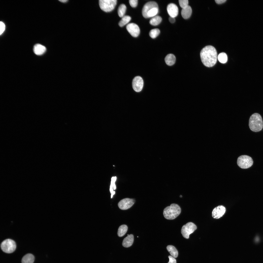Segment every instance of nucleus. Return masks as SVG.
Listing matches in <instances>:
<instances>
[{"label":"nucleus","mask_w":263,"mask_h":263,"mask_svg":"<svg viewBox=\"0 0 263 263\" xmlns=\"http://www.w3.org/2000/svg\"><path fill=\"white\" fill-rule=\"evenodd\" d=\"M167 249L171 256L174 258L177 257L178 252L174 246L172 245H169L167 246Z\"/></svg>","instance_id":"obj_19"},{"label":"nucleus","mask_w":263,"mask_h":263,"mask_svg":"<svg viewBox=\"0 0 263 263\" xmlns=\"http://www.w3.org/2000/svg\"><path fill=\"white\" fill-rule=\"evenodd\" d=\"M117 1L116 0H100L99 4L102 10L106 12H109L114 9Z\"/></svg>","instance_id":"obj_6"},{"label":"nucleus","mask_w":263,"mask_h":263,"mask_svg":"<svg viewBox=\"0 0 263 263\" xmlns=\"http://www.w3.org/2000/svg\"><path fill=\"white\" fill-rule=\"evenodd\" d=\"M219 61L221 63L224 64L227 61V56L226 54L224 52L220 53L217 56Z\"/></svg>","instance_id":"obj_24"},{"label":"nucleus","mask_w":263,"mask_h":263,"mask_svg":"<svg viewBox=\"0 0 263 263\" xmlns=\"http://www.w3.org/2000/svg\"><path fill=\"white\" fill-rule=\"evenodd\" d=\"M168 13L170 17L175 18L178 15V10L177 6L175 4L170 3L167 7Z\"/></svg>","instance_id":"obj_13"},{"label":"nucleus","mask_w":263,"mask_h":263,"mask_svg":"<svg viewBox=\"0 0 263 263\" xmlns=\"http://www.w3.org/2000/svg\"><path fill=\"white\" fill-rule=\"evenodd\" d=\"M116 177H113L111 178V184L110 188V191L111 193H112L113 191V187L114 189L115 190L116 188V187L115 182L116 180Z\"/></svg>","instance_id":"obj_26"},{"label":"nucleus","mask_w":263,"mask_h":263,"mask_svg":"<svg viewBox=\"0 0 263 263\" xmlns=\"http://www.w3.org/2000/svg\"><path fill=\"white\" fill-rule=\"evenodd\" d=\"M135 202L134 199L126 198L120 200L118 204L119 208L122 210H126L131 207Z\"/></svg>","instance_id":"obj_10"},{"label":"nucleus","mask_w":263,"mask_h":263,"mask_svg":"<svg viewBox=\"0 0 263 263\" xmlns=\"http://www.w3.org/2000/svg\"><path fill=\"white\" fill-rule=\"evenodd\" d=\"M128 230L127 226L125 225H122L119 226L118 231V236L121 237L123 236L126 233Z\"/></svg>","instance_id":"obj_21"},{"label":"nucleus","mask_w":263,"mask_h":263,"mask_svg":"<svg viewBox=\"0 0 263 263\" xmlns=\"http://www.w3.org/2000/svg\"><path fill=\"white\" fill-rule=\"evenodd\" d=\"M225 211V208L224 206H218L213 209L212 213V217L215 218H219L224 214Z\"/></svg>","instance_id":"obj_12"},{"label":"nucleus","mask_w":263,"mask_h":263,"mask_svg":"<svg viewBox=\"0 0 263 263\" xmlns=\"http://www.w3.org/2000/svg\"><path fill=\"white\" fill-rule=\"evenodd\" d=\"M131 18L128 15L124 16L122 17L121 20L119 23V25L120 27H122L128 23L131 20Z\"/></svg>","instance_id":"obj_22"},{"label":"nucleus","mask_w":263,"mask_h":263,"mask_svg":"<svg viewBox=\"0 0 263 263\" xmlns=\"http://www.w3.org/2000/svg\"><path fill=\"white\" fill-rule=\"evenodd\" d=\"M159 12L158 5L154 1H150L146 3L142 9V14L145 18L153 17L156 16Z\"/></svg>","instance_id":"obj_2"},{"label":"nucleus","mask_w":263,"mask_h":263,"mask_svg":"<svg viewBox=\"0 0 263 263\" xmlns=\"http://www.w3.org/2000/svg\"><path fill=\"white\" fill-rule=\"evenodd\" d=\"M192 13V9L191 7L189 5L182 9L181 13L182 17L185 19L189 18L191 16Z\"/></svg>","instance_id":"obj_16"},{"label":"nucleus","mask_w":263,"mask_h":263,"mask_svg":"<svg viewBox=\"0 0 263 263\" xmlns=\"http://www.w3.org/2000/svg\"><path fill=\"white\" fill-rule=\"evenodd\" d=\"M143 84V81L141 77L138 76H136L133 79L132 82L133 90L137 92L141 91L142 89Z\"/></svg>","instance_id":"obj_9"},{"label":"nucleus","mask_w":263,"mask_h":263,"mask_svg":"<svg viewBox=\"0 0 263 263\" xmlns=\"http://www.w3.org/2000/svg\"><path fill=\"white\" fill-rule=\"evenodd\" d=\"M165 60L167 65L171 66L175 64L176 61V57L173 54H169L165 57Z\"/></svg>","instance_id":"obj_17"},{"label":"nucleus","mask_w":263,"mask_h":263,"mask_svg":"<svg viewBox=\"0 0 263 263\" xmlns=\"http://www.w3.org/2000/svg\"><path fill=\"white\" fill-rule=\"evenodd\" d=\"M180 197H182V196H181V195H180Z\"/></svg>","instance_id":"obj_35"},{"label":"nucleus","mask_w":263,"mask_h":263,"mask_svg":"<svg viewBox=\"0 0 263 263\" xmlns=\"http://www.w3.org/2000/svg\"><path fill=\"white\" fill-rule=\"evenodd\" d=\"M168 257L169 261L168 263H176V260L174 258L170 255Z\"/></svg>","instance_id":"obj_30"},{"label":"nucleus","mask_w":263,"mask_h":263,"mask_svg":"<svg viewBox=\"0 0 263 263\" xmlns=\"http://www.w3.org/2000/svg\"><path fill=\"white\" fill-rule=\"evenodd\" d=\"M169 20L170 22L172 23H174L175 21L174 18L170 17L169 18Z\"/></svg>","instance_id":"obj_32"},{"label":"nucleus","mask_w":263,"mask_h":263,"mask_svg":"<svg viewBox=\"0 0 263 263\" xmlns=\"http://www.w3.org/2000/svg\"><path fill=\"white\" fill-rule=\"evenodd\" d=\"M162 19L161 17L159 16H156L150 20L149 23L151 25L157 26L161 22Z\"/></svg>","instance_id":"obj_20"},{"label":"nucleus","mask_w":263,"mask_h":263,"mask_svg":"<svg viewBox=\"0 0 263 263\" xmlns=\"http://www.w3.org/2000/svg\"><path fill=\"white\" fill-rule=\"evenodd\" d=\"M126 9V7L124 4H122L120 5L118 9V14L120 17L122 18L124 16Z\"/></svg>","instance_id":"obj_23"},{"label":"nucleus","mask_w":263,"mask_h":263,"mask_svg":"<svg viewBox=\"0 0 263 263\" xmlns=\"http://www.w3.org/2000/svg\"><path fill=\"white\" fill-rule=\"evenodd\" d=\"M59 1H60L61 2H63V3H65V2H66L68 0H59Z\"/></svg>","instance_id":"obj_33"},{"label":"nucleus","mask_w":263,"mask_h":263,"mask_svg":"<svg viewBox=\"0 0 263 263\" xmlns=\"http://www.w3.org/2000/svg\"><path fill=\"white\" fill-rule=\"evenodd\" d=\"M133 241V236L132 234H130L124 239L122 242V245L125 247H129L132 245Z\"/></svg>","instance_id":"obj_15"},{"label":"nucleus","mask_w":263,"mask_h":263,"mask_svg":"<svg viewBox=\"0 0 263 263\" xmlns=\"http://www.w3.org/2000/svg\"><path fill=\"white\" fill-rule=\"evenodd\" d=\"M200 55L202 63L207 67H212L216 62L217 52L215 48L212 46L208 45L204 47L201 51Z\"/></svg>","instance_id":"obj_1"},{"label":"nucleus","mask_w":263,"mask_h":263,"mask_svg":"<svg viewBox=\"0 0 263 263\" xmlns=\"http://www.w3.org/2000/svg\"><path fill=\"white\" fill-rule=\"evenodd\" d=\"M160 33V31L159 29L155 28L151 29L150 31L149 35L151 38H154L158 36Z\"/></svg>","instance_id":"obj_25"},{"label":"nucleus","mask_w":263,"mask_h":263,"mask_svg":"<svg viewBox=\"0 0 263 263\" xmlns=\"http://www.w3.org/2000/svg\"><path fill=\"white\" fill-rule=\"evenodd\" d=\"M115 194V191H113V192L111 194V198H112V197L113 195H114Z\"/></svg>","instance_id":"obj_34"},{"label":"nucleus","mask_w":263,"mask_h":263,"mask_svg":"<svg viewBox=\"0 0 263 263\" xmlns=\"http://www.w3.org/2000/svg\"><path fill=\"white\" fill-rule=\"evenodd\" d=\"M181 209L178 205L172 204L170 206L166 207L164 208L163 212V215L166 219L169 220H173L177 217L180 214Z\"/></svg>","instance_id":"obj_4"},{"label":"nucleus","mask_w":263,"mask_h":263,"mask_svg":"<svg viewBox=\"0 0 263 263\" xmlns=\"http://www.w3.org/2000/svg\"><path fill=\"white\" fill-rule=\"evenodd\" d=\"M249 125L253 131L257 132L261 131L263 127V122L261 115L256 113L252 114L249 118Z\"/></svg>","instance_id":"obj_3"},{"label":"nucleus","mask_w":263,"mask_h":263,"mask_svg":"<svg viewBox=\"0 0 263 263\" xmlns=\"http://www.w3.org/2000/svg\"><path fill=\"white\" fill-rule=\"evenodd\" d=\"M0 247L1 250L7 253L13 252L16 248L15 242L13 240L8 239L4 240L1 243Z\"/></svg>","instance_id":"obj_5"},{"label":"nucleus","mask_w":263,"mask_h":263,"mask_svg":"<svg viewBox=\"0 0 263 263\" xmlns=\"http://www.w3.org/2000/svg\"><path fill=\"white\" fill-rule=\"evenodd\" d=\"M33 51L36 55H41L46 52V49L44 46L39 44H36L34 46Z\"/></svg>","instance_id":"obj_14"},{"label":"nucleus","mask_w":263,"mask_h":263,"mask_svg":"<svg viewBox=\"0 0 263 263\" xmlns=\"http://www.w3.org/2000/svg\"><path fill=\"white\" fill-rule=\"evenodd\" d=\"M126 28L128 32L133 37H137L140 34V28L138 26L134 23H131L128 24L126 26Z\"/></svg>","instance_id":"obj_11"},{"label":"nucleus","mask_w":263,"mask_h":263,"mask_svg":"<svg viewBox=\"0 0 263 263\" xmlns=\"http://www.w3.org/2000/svg\"><path fill=\"white\" fill-rule=\"evenodd\" d=\"M129 1V4L132 7L134 8L137 6L138 3L137 0H130Z\"/></svg>","instance_id":"obj_28"},{"label":"nucleus","mask_w":263,"mask_h":263,"mask_svg":"<svg viewBox=\"0 0 263 263\" xmlns=\"http://www.w3.org/2000/svg\"><path fill=\"white\" fill-rule=\"evenodd\" d=\"M196 225L192 222H189L182 227L181 233L183 236L186 239L189 238V235L197 229Z\"/></svg>","instance_id":"obj_8"},{"label":"nucleus","mask_w":263,"mask_h":263,"mask_svg":"<svg viewBox=\"0 0 263 263\" xmlns=\"http://www.w3.org/2000/svg\"><path fill=\"white\" fill-rule=\"evenodd\" d=\"M226 0H215L216 2L218 4H221L224 3L226 1Z\"/></svg>","instance_id":"obj_31"},{"label":"nucleus","mask_w":263,"mask_h":263,"mask_svg":"<svg viewBox=\"0 0 263 263\" xmlns=\"http://www.w3.org/2000/svg\"><path fill=\"white\" fill-rule=\"evenodd\" d=\"M0 34L1 35L3 33L5 29V25L4 24L2 21L0 22Z\"/></svg>","instance_id":"obj_29"},{"label":"nucleus","mask_w":263,"mask_h":263,"mask_svg":"<svg viewBox=\"0 0 263 263\" xmlns=\"http://www.w3.org/2000/svg\"><path fill=\"white\" fill-rule=\"evenodd\" d=\"M178 1L179 5L182 9L188 5V0H179Z\"/></svg>","instance_id":"obj_27"},{"label":"nucleus","mask_w":263,"mask_h":263,"mask_svg":"<svg viewBox=\"0 0 263 263\" xmlns=\"http://www.w3.org/2000/svg\"><path fill=\"white\" fill-rule=\"evenodd\" d=\"M34 259V257L33 254H28L23 257L21 262L22 263H33Z\"/></svg>","instance_id":"obj_18"},{"label":"nucleus","mask_w":263,"mask_h":263,"mask_svg":"<svg viewBox=\"0 0 263 263\" xmlns=\"http://www.w3.org/2000/svg\"><path fill=\"white\" fill-rule=\"evenodd\" d=\"M252 158L249 156L242 155L238 158L237 163L238 165L243 169H246L250 167L253 164Z\"/></svg>","instance_id":"obj_7"}]
</instances>
